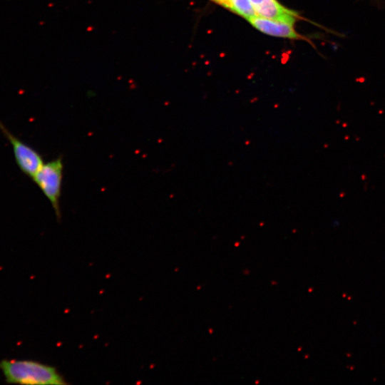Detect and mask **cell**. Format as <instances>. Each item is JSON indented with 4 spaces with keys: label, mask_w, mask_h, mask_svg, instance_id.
Returning a JSON list of instances; mask_svg holds the SVG:
<instances>
[{
    "label": "cell",
    "mask_w": 385,
    "mask_h": 385,
    "mask_svg": "<svg viewBox=\"0 0 385 385\" xmlns=\"http://www.w3.org/2000/svg\"><path fill=\"white\" fill-rule=\"evenodd\" d=\"M0 369L7 383L63 385L66 381L56 368L32 360L3 359Z\"/></svg>",
    "instance_id": "6da1fadb"
},
{
    "label": "cell",
    "mask_w": 385,
    "mask_h": 385,
    "mask_svg": "<svg viewBox=\"0 0 385 385\" xmlns=\"http://www.w3.org/2000/svg\"><path fill=\"white\" fill-rule=\"evenodd\" d=\"M63 163L62 158L44 163L32 180L50 202L56 217L61 219L59 200L61 195Z\"/></svg>",
    "instance_id": "7a4b0ae2"
},
{
    "label": "cell",
    "mask_w": 385,
    "mask_h": 385,
    "mask_svg": "<svg viewBox=\"0 0 385 385\" xmlns=\"http://www.w3.org/2000/svg\"><path fill=\"white\" fill-rule=\"evenodd\" d=\"M0 131L10 143L16 163L20 170L32 179L44 163L41 155L14 135L1 120Z\"/></svg>",
    "instance_id": "3957f363"
},
{
    "label": "cell",
    "mask_w": 385,
    "mask_h": 385,
    "mask_svg": "<svg viewBox=\"0 0 385 385\" xmlns=\"http://www.w3.org/2000/svg\"><path fill=\"white\" fill-rule=\"evenodd\" d=\"M255 15L262 18L294 24L300 19L297 11L277 0H250Z\"/></svg>",
    "instance_id": "277c9868"
},
{
    "label": "cell",
    "mask_w": 385,
    "mask_h": 385,
    "mask_svg": "<svg viewBox=\"0 0 385 385\" xmlns=\"http://www.w3.org/2000/svg\"><path fill=\"white\" fill-rule=\"evenodd\" d=\"M250 24L260 32L269 36L293 40L306 39L297 32L294 24L262 18L257 16L247 20Z\"/></svg>",
    "instance_id": "5b68a950"
},
{
    "label": "cell",
    "mask_w": 385,
    "mask_h": 385,
    "mask_svg": "<svg viewBox=\"0 0 385 385\" xmlns=\"http://www.w3.org/2000/svg\"><path fill=\"white\" fill-rule=\"evenodd\" d=\"M246 20L253 17L255 13L250 0H210Z\"/></svg>",
    "instance_id": "8992f818"
}]
</instances>
